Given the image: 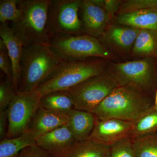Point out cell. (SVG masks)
<instances>
[{"mask_svg":"<svg viewBox=\"0 0 157 157\" xmlns=\"http://www.w3.org/2000/svg\"><path fill=\"white\" fill-rule=\"evenodd\" d=\"M51 0H18L19 17L11 27L24 46L47 45L54 35L49 24Z\"/></svg>","mask_w":157,"mask_h":157,"instance_id":"6da1fadb","label":"cell"},{"mask_svg":"<svg viewBox=\"0 0 157 157\" xmlns=\"http://www.w3.org/2000/svg\"><path fill=\"white\" fill-rule=\"evenodd\" d=\"M145 93L132 86L114 89L91 113L98 120L116 119L135 122L150 110Z\"/></svg>","mask_w":157,"mask_h":157,"instance_id":"7a4b0ae2","label":"cell"},{"mask_svg":"<svg viewBox=\"0 0 157 157\" xmlns=\"http://www.w3.org/2000/svg\"><path fill=\"white\" fill-rule=\"evenodd\" d=\"M63 62L48 44L24 47L21 78L17 91H35L53 77Z\"/></svg>","mask_w":157,"mask_h":157,"instance_id":"3957f363","label":"cell"},{"mask_svg":"<svg viewBox=\"0 0 157 157\" xmlns=\"http://www.w3.org/2000/svg\"><path fill=\"white\" fill-rule=\"evenodd\" d=\"M104 61L63 62L53 77L35 91L41 97L57 91H67L89 78L104 72Z\"/></svg>","mask_w":157,"mask_h":157,"instance_id":"277c9868","label":"cell"},{"mask_svg":"<svg viewBox=\"0 0 157 157\" xmlns=\"http://www.w3.org/2000/svg\"><path fill=\"white\" fill-rule=\"evenodd\" d=\"M48 45L63 62L83 60L90 57H111L99 39L87 35H56Z\"/></svg>","mask_w":157,"mask_h":157,"instance_id":"5b68a950","label":"cell"},{"mask_svg":"<svg viewBox=\"0 0 157 157\" xmlns=\"http://www.w3.org/2000/svg\"><path fill=\"white\" fill-rule=\"evenodd\" d=\"M119 86L112 74L104 71L65 92L72 99L74 109L92 113Z\"/></svg>","mask_w":157,"mask_h":157,"instance_id":"8992f818","label":"cell"},{"mask_svg":"<svg viewBox=\"0 0 157 157\" xmlns=\"http://www.w3.org/2000/svg\"><path fill=\"white\" fill-rule=\"evenodd\" d=\"M41 96L37 92H15L7 109L8 129L6 137L13 138L28 130L41 107Z\"/></svg>","mask_w":157,"mask_h":157,"instance_id":"52a82bcc","label":"cell"},{"mask_svg":"<svg viewBox=\"0 0 157 157\" xmlns=\"http://www.w3.org/2000/svg\"><path fill=\"white\" fill-rule=\"evenodd\" d=\"M80 0L51 1L49 10V24L54 35H76L82 30L78 17Z\"/></svg>","mask_w":157,"mask_h":157,"instance_id":"ba28073f","label":"cell"},{"mask_svg":"<svg viewBox=\"0 0 157 157\" xmlns=\"http://www.w3.org/2000/svg\"><path fill=\"white\" fill-rule=\"evenodd\" d=\"M153 66L148 57L114 64L111 73L120 86H132L144 92L152 79Z\"/></svg>","mask_w":157,"mask_h":157,"instance_id":"9c48e42d","label":"cell"},{"mask_svg":"<svg viewBox=\"0 0 157 157\" xmlns=\"http://www.w3.org/2000/svg\"><path fill=\"white\" fill-rule=\"evenodd\" d=\"M133 122L116 119L97 121L89 140L110 147L121 140L132 138Z\"/></svg>","mask_w":157,"mask_h":157,"instance_id":"30bf717a","label":"cell"},{"mask_svg":"<svg viewBox=\"0 0 157 157\" xmlns=\"http://www.w3.org/2000/svg\"><path fill=\"white\" fill-rule=\"evenodd\" d=\"M80 9L82 28L86 35L96 38L101 36L110 19L109 14L94 0L82 1Z\"/></svg>","mask_w":157,"mask_h":157,"instance_id":"8fae6325","label":"cell"},{"mask_svg":"<svg viewBox=\"0 0 157 157\" xmlns=\"http://www.w3.org/2000/svg\"><path fill=\"white\" fill-rule=\"evenodd\" d=\"M1 40L6 45L12 67V87L17 92L21 78V61L24 45L6 23L0 25Z\"/></svg>","mask_w":157,"mask_h":157,"instance_id":"7c38bea8","label":"cell"},{"mask_svg":"<svg viewBox=\"0 0 157 157\" xmlns=\"http://www.w3.org/2000/svg\"><path fill=\"white\" fill-rule=\"evenodd\" d=\"M68 121V113L56 112L40 107L28 131L37 139L46 133L67 125Z\"/></svg>","mask_w":157,"mask_h":157,"instance_id":"4fadbf2b","label":"cell"},{"mask_svg":"<svg viewBox=\"0 0 157 157\" xmlns=\"http://www.w3.org/2000/svg\"><path fill=\"white\" fill-rule=\"evenodd\" d=\"M140 29L128 26L112 25L99 37L101 42L108 43L120 51L132 50Z\"/></svg>","mask_w":157,"mask_h":157,"instance_id":"5bb4252c","label":"cell"},{"mask_svg":"<svg viewBox=\"0 0 157 157\" xmlns=\"http://www.w3.org/2000/svg\"><path fill=\"white\" fill-rule=\"evenodd\" d=\"M76 141L67 124L38 137L36 144L52 154L61 151Z\"/></svg>","mask_w":157,"mask_h":157,"instance_id":"9a60e30c","label":"cell"},{"mask_svg":"<svg viewBox=\"0 0 157 157\" xmlns=\"http://www.w3.org/2000/svg\"><path fill=\"white\" fill-rule=\"evenodd\" d=\"M116 22L140 30L157 32V9H140L122 13L117 17Z\"/></svg>","mask_w":157,"mask_h":157,"instance_id":"2e32d148","label":"cell"},{"mask_svg":"<svg viewBox=\"0 0 157 157\" xmlns=\"http://www.w3.org/2000/svg\"><path fill=\"white\" fill-rule=\"evenodd\" d=\"M109 147L89 140L76 141L57 152L49 154L50 157H109Z\"/></svg>","mask_w":157,"mask_h":157,"instance_id":"e0dca14e","label":"cell"},{"mask_svg":"<svg viewBox=\"0 0 157 157\" xmlns=\"http://www.w3.org/2000/svg\"><path fill=\"white\" fill-rule=\"evenodd\" d=\"M97 118L91 113L73 109L68 113L67 125L76 141L88 140L92 132Z\"/></svg>","mask_w":157,"mask_h":157,"instance_id":"ac0fdd59","label":"cell"},{"mask_svg":"<svg viewBox=\"0 0 157 157\" xmlns=\"http://www.w3.org/2000/svg\"><path fill=\"white\" fill-rule=\"evenodd\" d=\"M36 144V139L29 131L13 137H5L0 142V157H16L21 151Z\"/></svg>","mask_w":157,"mask_h":157,"instance_id":"d6986e66","label":"cell"},{"mask_svg":"<svg viewBox=\"0 0 157 157\" xmlns=\"http://www.w3.org/2000/svg\"><path fill=\"white\" fill-rule=\"evenodd\" d=\"M40 106L52 111L66 113L74 109L72 99L65 91L54 92L41 97Z\"/></svg>","mask_w":157,"mask_h":157,"instance_id":"ffe728a7","label":"cell"},{"mask_svg":"<svg viewBox=\"0 0 157 157\" xmlns=\"http://www.w3.org/2000/svg\"><path fill=\"white\" fill-rule=\"evenodd\" d=\"M157 48V32L140 30L132 49V52L137 56L147 57Z\"/></svg>","mask_w":157,"mask_h":157,"instance_id":"44dd1931","label":"cell"},{"mask_svg":"<svg viewBox=\"0 0 157 157\" xmlns=\"http://www.w3.org/2000/svg\"><path fill=\"white\" fill-rule=\"evenodd\" d=\"M149 110L133 122L132 139L150 135L157 128V112H151Z\"/></svg>","mask_w":157,"mask_h":157,"instance_id":"7402d4cb","label":"cell"},{"mask_svg":"<svg viewBox=\"0 0 157 157\" xmlns=\"http://www.w3.org/2000/svg\"><path fill=\"white\" fill-rule=\"evenodd\" d=\"M136 157H157V139L148 135L132 139Z\"/></svg>","mask_w":157,"mask_h":157,"instance_id":"603a6c76","label":"cell"},{"mask_svg":"<svg viewBox=\"0 0 157 157\" xmlns=\"http://www.w3.org/2000/svg\"><path fill=\"white\" fill-rule=\"evenodd\" d=\"M18 0L0 1V22L5 23L7 21L14 22L18 19L21 11L17 7Z\"/></svg>","mask_w":157,"mask_h":157,"instance_id":"cb8c5ba5","label":"cell"},{"mask_svg":"<svg viewBox=\"0 0 157 157\" xmlns=\"http://www.w3.org/2000/svg\"><path fill=\"white\" fill-rule=\"evenodd\" d=\"M109 157H136L132 138L124 139L109 147Z\"/></svg>","mask_w":157,"mask_h":157,"instance_id":"d4e9b609","label":"cell"},{"mask_svg":"<svg viewBox=\"0 0 157 157\" xmlns=\"http://www.w3.org/2000/svg\"><path fill=\"white\" fill-rule=\"evenodd\" d=\"M121 14L144 9H157V0H128L122 4Z\"/></svg>","mask_w":157,"mask_h":157,"instance_id":"484cf974","label":"cell"},{"mask_svg":"<svg viewBox=\"0 0 157 157\" xmlns=\"http://www.w3.org/2000/svg\"><path fill=\"white\" fill-rule=\"evenodd\" d=\"M15 92L12 87V80L6 78L0 84V110H6Z\"/></svg>","mask_w":157,"mask_h":157,"instance_id":"4316f807","label":"cell"},{"mask_svg":"<svg viewBox=\"0 0 157 157\" xmlns=\"http://www.w3.org/2000/svg\"><path fill=\"white\" fill-rule=\"evenodd\" d=\"M0 68L5 73L6 78L12 80V67L6 45L0 40Z\"/></svg>","mask_w":157,"mask_h":157,"instance_id":"83f0119b","label":"cell"},{"mask_svg":"<svg viewBox=\"0 0 157 157\" xmlns=\"http://www.w3.org/2000/svg\"><path fill=\"white\" fill-rule=\"evenodd\" d=\"M16 157H50L49 153L36 144L23 150Z\"/></svg>","mask_w":157,"mask_h":157,"instance_id":"f1b7e54d","label":"cell"},{"mask_svg":"<svg viewBox=\"0 0 157 157\" xmlns=\"http://www.w3.org/2000/svg\"><path fill=\"white\" fill-rule=\"evenodd\" d=\"M99 6L102 7L111 17L121 6V1L117 0H94Z\"/></svg>","mask_w":157,"mask_h":157,"instance_id":"f546056e","label":"cell"},{"mask_svg":"<svg viewBox=\"0 0 157 157\" xmlns=\"http://www.w3.org/2000/svg\"><path fill=\"white\" fill-rule=\"evenodd\" d=\"M7 109L0 110V138L1 140L6 137L8 129Z\"/></svg>","mask_w":157,"mask_h":157,"instance_id":"4dcf8cb0","label":"cell"},{"mask_svg":"<svg viewBox=\"0 0 157 157\" xmlns=\"http://www.w3.org/2000/svg\"><path fill=\"white\" fill-rule=\"evenodd\" d=\"M155 105H156V106H157V92L156 93V95Z\"/></svg>","mask_w":157,"mask_h":157,"instance_id":"1f68e13d","label":"cell"},{"mask_svg":"<svg viewBox=\"0 0 157 157\" xmlns=\"http://www.w3.org/2000/svg\"><path fill=\"white\" fill-rule=\"evenodd\" d=\"M156 110L157 111V106H156V108H155Z\"/></svg>","mask_w":157,"mask_h":157,"instance_id":"d6a6232c","label":"cell"}]
</instances>
